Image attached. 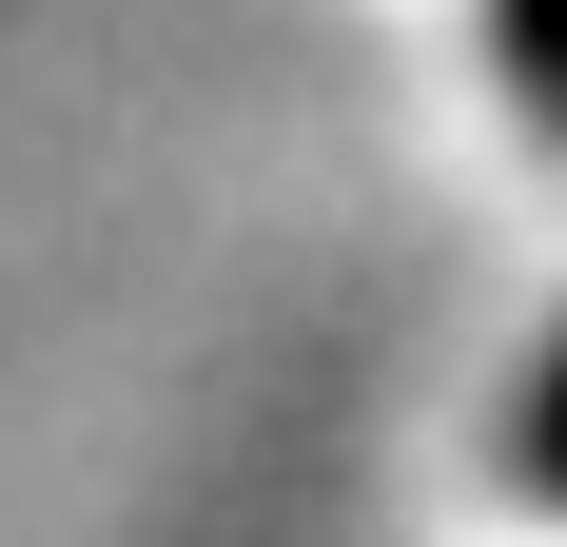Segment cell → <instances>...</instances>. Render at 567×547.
<instances>
[{
	"mask_svg": "<svg viewBox=\"0 0 567 547\" xmlns=\"http://www.w3.org/2000/svg\"><path fill=\"white\" fill-rule=\"evenodd\" d=\"M489 59H509L528 99H548V117H567V0H489Z\"/></svg>",
	"mask_w": 567,
	"mask_h": 547,
	"instance_id": "obj_1",
	"label": "cell"
},
{
	"mask_svg": "<svg viewBox=\"0 0 567 547\" xmlns=\"http://www.w3.org/2000/svg\"><path fill=\"white\" fill-rule=\"evenodd\" d=\"M528 489L567 508V332H548V372H528Z\"/></svg>",
	"mask_w": 567,
	"mask_h": 547,
	"instance_id": "obj_2",
	"label": "cell"
}]
</instances>
